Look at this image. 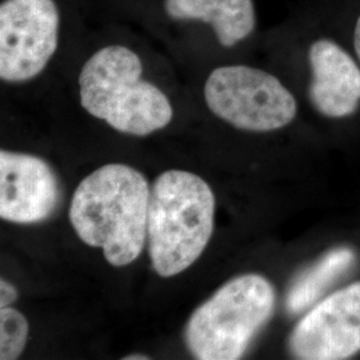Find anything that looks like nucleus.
<instances>
[{
  "label": "nucleus",
  "mask_w": 360,
  "mask_h": 360,
  "mask_svg": "<svg viewBox=\"0 0 360 360\" xmlns=\"http://www.w3.org/2000/svg\"><path fill=\"white\" fill-rule=\"evenodd\" d=\"M59 10L53 0H4L0 6V77L27 82L58 49Z\"/></svg>",
  "instance_id": "nucleus-6"
},
{
  "label": "nucleus",
  "mask_w": 360,
  "mask_h": 360,
  "mask_svg": "<svg viewBox=\"0 0 360 360\" xmlns=\"http://www.w3.org/2000/svg\"><path fill=\"white\" fill-rule=\"evenodd\" d=\"M215 196L193 172L171 169L155 180L148 203L147 239L155 272L171 278L200 257L214 231Z\"/></svg>",
  "instance_id": "nucleus-2"
},
{
  "label": "nucleus",
  "mask_w": 360,
  "mask_h": 360,
  "mask_svg": "<svg viewBox=\"0 0 360 360\" xmlns=\"http://www.w3.org/2000/svg\"><path fill=\"white\" fill-rule=\"evenodd\" d=\"M150 359L148 356H146V355H131V356H126L124 360H147Z\"/></svg>",
  "instance_id": "nucleus-15"
},
{
  "label": "nucleus",
  "mask_w": 360,
  "mask_h": 360,
  "mask_svg": "<svg viewBox=\"0 0 360 360\" xmlns=\"http://www.w3.org/2000/svg\"><path fill=\"white\" fill-rule=\"evenodd\" d=\"M354 47H355V52H356V56L360 62V15L355 23V28H354Z\"/></svg>",
  "instance_id": "nucleus-14"
},
{
  "label": "nucleus",
  "mask_w": 360,
  "mask_h": 360,
  "mask_svg": "<svg viewBox=\"0 0 360 360\" xmlns=\"http://www.w3.org/2000/svg\"><path fill=\"white\" fill-rule=\"evenodd\" d=\"M205 98L212 114L251 132L283 129L297 112L294 95L278 77L248 65L214 70L207 79Z\"/></svg>",
  "instance_id": "nucleus-5"
},
{
  "label": "nucleus",
  "mask_w": 360,
  "mask_h": 360,
  "mask_svg": "<svg viewBox=\"0 0 360 360\" xmlns=\"http://www.w3.org/2000/svg\"><path fill=\"white\" fill-rule=\"evenodd\" d=\"M18 299V291L13 284L4 279L0 281V309L10 307Z\"/></svg>",
  "instance_id": "nucleus-13"
},
{
  "label": "nucleus",
  "mask_w": 360,
  "mask_h": 360,
  "mask_svg": "<svg viewBox=\"0 0 360 360\" xmlns=\"http://www.w3.org/2000/svg\"><path fill=\"white\" fill-rule=\"evenodd\" d=\"M288 347L296 359H348L360 351V282L326 297L296 324Z\"/></svg>",
  "instance_id": "nucleus-7"
},
{
  "label": "nucleus",
  "mask_w": 360,
  "mask_h": 360,
  "mask_svg": "<svg viewBox=\"0 0 360 360\" xmlns=\"http://www.w3.org/2000/svg\"><path fill=\"white\" fill-rule=\"evenodd\" d=\"M151 188L126 165H105L77 186L70 221L82 242L103 250L105 260L124 267L142 254Z\"/></svg>",
  "instance_id": "nucleus-1"
},
{
  "label": "nucleus",
  "mask_w": 360,
  "mask_h": 360,
  "mask_svg": "<svg viewBox=\"0 0 360 360\" xmlns=\"http://www.w3.org/2000/svg\"><path fill=\"white\" fill-rule=\"evenodd\" d=\"M309 101L326 117L352 115L360 104V67L333 39L315 40L309 50Z\"/></svg>",
  "instance_id": "nucleus-9"
},
{
  "label": "nucleus",
  "mask_w": 360,
  "mask_h": 360,
  "mask_svg": "<svg viewBox=\"0 0 360 360\" xmlns=\"http://www.w3.org/2000/svg\"><path fill=\"white\" fill-rule=\"evenodd\" d=\"M355 259V252L348 247L328 251L291 285L285 300L287 311L290 314H300L311 307L330 285L354 266Z\"/></svg>",
  "instance_id": "nucleus-11"
},
{
  "label": "nucleus",
  "mask_w": 360,
  "mask_h": 360,
  "mask_svg": "<svg viewBox=\"0 0 360 360\" xmlns=\"http://www.w3.org/2000/svg\"><path fill=\"white\" fill-rule=\"evenodd\" d=\"M139 56L123 46H108L94 53L79 75L83 108L112 129L146 136L172 120L167 96L142 79Z\"/></svg>",
  "instance_id": "nucleus-3"
},
{
  "label": "nucleus",
  "mask_w": 360,
  "mask_h": 360,
  "mask_svg": "<svg viewBox=\"0 0 360 360\" xmlns=\"http://www.w3.org/2000/svg\"><path fill=\"white\" fill-rule=\"evenodd\" d=\"M28 322L25 315L11 307L0 309V359H18L26 347Z\"/></svg>",
  "instance_id": "nucleus-12"
},
{
  "label": "nucleus",
  "mask_w": 360,
  "mask_h": 360,
  "mask_svg": "<svg viewBox=\"0 0 360 360\" xmlns=\"http://www.w3.org/2000/svg\"><path fill=\"white\" fill-rule=\"evenodd\" d=\"M60 200L51 167L38 156L0 153V218L32 224L50 218Z\"/></svg>",
  "instance_id": "nucleus-8"
},
{
  "label": "nucleus",
  "mask_w": 360,
  "mask_h": 360,
  "mask_svg": "<svg viewBox=\"0 0 360 360\" xmlns=\"http://www.w3.org/2000/svg\"><path fill=\"white\" fill-rule=\"evenodd\" d=\"M275 288L262 275L245 274L220 287L195 309L186 327V345L199 360H235L269 323Z\"/></svg>",
  "instance_id": "nucleus-4"
},
{
  "label": "nucleus",
  "mask_w": 360,
  "mask_h": 360,
  "mask_svg": "<svg viewBox=\"0 0 360 360\" xmlns=\"http://www.w3.org/2000/svg\"><path fill=\"white\" fill-rule=\"evenodd\" d=\"M165 8L175 20H202L211 25L224 47L250 37L257 23L252 0H166Z\"/></svg>",
  "instance_id": "nucleus-10"
}]
</instances>
